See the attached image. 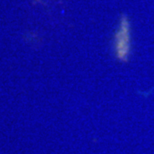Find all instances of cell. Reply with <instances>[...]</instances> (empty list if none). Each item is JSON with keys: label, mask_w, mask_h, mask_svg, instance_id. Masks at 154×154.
<instances>
[{"label": "cell", "mask_w": 154, "mask_h": 154, "mask_svg": "<svg viewBox=\"0 0 154 154\" xmlns=\"http://www.w3.org/2000/svg\"><path fill=\"white\" fill-rule=\"evenodd\" d=\"M114 54L120 61H127L131 50V30L128 18L123 15L114 35Z\"/></svg>", "instance_id": "6da1fadb"}]
</instances>
